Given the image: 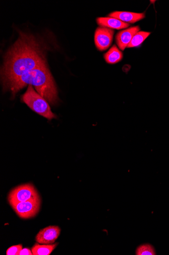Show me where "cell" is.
Masks as SVG:
<instances>
[{
	"instance_id": "obj_1",
	"label": "cell",
	"mask_w": 169,
	"mask_h": 255,
	"mask_svg": "<svg viewBox=\"0 0 169 255\" xmlns=\"http://www.w3.org/2000/svg\"><path fill=\"white\" fill-rule=\"evenodd\" d=\"M43 51L35 37L20 32L19 38L5 57L1 71L3 85L46 64Z\"/></svg>"
},
{
	"instance_id": "obj_2",
	"label": "cell",
	"mask_w": 169,
	"mask_h": 255,
	"mask_svg": "<svg viewBox=\"0 0 169 255\" xmlns=\"http://www.w3.org/2000/svg\"><path fill=\"white\" fill-rule=\"evenodd\" d=\"M34 86L38 94L50 104L54 105L58 100L57 88L47 63L39 66L33 70L4 85L12 95L27 85Z\"/></svg>"
},
{
	"instance_id": "obj_3",
	"label": "cell",
	"mask_w": 169,
	"mask_h": 255,
	"mask_svg": "<svg viewBox=\"0 0 169 255\" xmlns=\"http://www.w3.org/2000/svg\"><path fill=\"white\" fill-rule=\"evenodd\" d=\"M28 89L22 97V101L31 109L42 117L52 120L56 118L52 112L49 104L34 90L33 86L28 85Z\"/></svg>"
},
{
	"instance_id": "obj_4",
	"label": "cell",
	"mask_w": 169,
	"mask_h": 255,
	"mask_svg": "<svg viewBox=\"0 0 169 255\" xmlns=\"http://www.w3.org/2000/svg\"><path fill=\"white\" fill-rule=\"evenodd\" d=\"M10 204L27 201L41 200L38 193L31 183L22 184L13 189L8 195Z\"/></svg>"
},
{
	"instance_id": "obj_5",
	"label": "cell",
	"mask_w": 169,
	"mask_h": 255,
	"mask_svg": "<svg viewBox=\"0 0 169 255\" xmlns=\"http://www.w3.org/2000/svg\"><path fill=\"white\" fill-rule=\"evenodd\" d=\"M41 200L27 201L10 204L16 214L21 219H28L39 213Z\"/></svg>"
},
{
	"instance_id": "obj_6",
	"label": "cell",
	"mask_w": 169,
	"mask_h": 255,
	"mask_svg": "<svg viewBox=\"0 0 169 255\" xmlns=\"http://www.w3.org/2000/svg\"><path fill=\"white\" fill-rule=\"evenodd\" d=\"M114 33L113 29L102 27L98 28L94 35L96 48L100 51L108 49L112 43Z\"/></svg>"
},
{
	"instance_id": "obj_7",
	"label": "cell",
	"mask_w": 169,
	"mask_h": 255,
	"mask_svg": "<svg viewBox=\"0 0 169 255\" xmlns=\"http://www.w3.org/2000/svg\"><path fill=\"white\" fill-rule=\"evenodd\" d=\"M60 228L58 226H51L41 230L36 237V241L42 245H52L60 234Z\"/></svg>"
},
{
	"instance_id": "obj_8",
	"label": "cell",
	"mask_w": 169,
	"mask_h": 255,
	"mask_svg": "<svg viewBox=\"0 0 169 255\" xmlns=\"http://www.w3.org/2000/svg\"><path fill=\"white\" fill-rule=\"evenodd\" d=\"M140 30L139 26H135L119 32L115 37L116 43L119 49L124 51L127 48L134 36Z\"/></svg>"
},
{
	"instance_id": "obj_9",
	"label": "cell",
	"mask_w": 169,
	"mask_h": 255,
	"mask_svg": "<svg viewBox=\"0 0 169 255\" xmlns=\"http://www.w3.org/2000/svg\"><path fill=\"white\" fill-rule=\"evenodd\" d=\"M111 17L117 18L127 24H134L146 17L144 13H134L126 11H114L109 14Z\"/></svg>"
},
{
	"instance_id": "obj_10",
	"label": "cell",
	"mask_w": 169,
	"mask_h": 255,
	"mask_svg": "<svg viewBox=\"0 0 169 255\" xmlns=\"http://www.w3.org/2000/svg\"><path fill=\"white\" fill-rule=\"evenodd\" d=\"M96 21L100 26L111 29L120 30L126 29L130 26V24L127 23L111 17H99Z\"/></svg>"
},
{
	"instance_id": "obj_11",
	"label": "cell",
	"mask_w": 169,
	"mask_h": 255,
	"mask_svg": "<svg viewBox=\"0 0 169 255\" xmlns=\"http://www.w3.org/2000/svg\"><path fill=\"white\" fill-rule=\"evenodd\" d=\"M123 53L119 50L115 45H113L111 49L104 55L106 62L109 64H116L123 59Z\"/></svg>"
},
{
	"instance_id": "obj_12",
	"label": "cell",
	"mask_w": 169,
	"mask_h": 255,
	"mask_svg": "<svg viewBox=\"0 0 169 255\" xmlns=\"http://www.w3.org/2000/svg\"><path fill=\"white\" fill-rule=\"evenodd\" d=\"M57 244L54 245L35 244L32 248L33 255H50L56 247Z\"/></svg>"
},
{
	"instance_id": "obj_13",
	"label": "cell",
	"mask_w": 169,
	"mask_h": 255,
	"mask_svg": "<svg viewBox=\"0 0 169 255\" xmlns=\"http://www.w3.org/2000/svg\"><path fill=\"white\" fill-rule=\"evenodd\" d=\"M151 34V32L139 31L133 37L132 40L128 44L127 48H132L137 47L141 44Z\"/></svg>"
},
{
	"instance_id": "obj_14",
	"label": "cell",
	"mask_w": 169,
	"mask_h": 255,
	"mask_svg": "<svg viewBox=\"0 0 169 255\" xmlns=\"http://www.w3.org/2000/svg\"><path fill=\"white\" fill-rule=\"evenodd\" d=\"M137 255H155L156 253L154 248L151 245L146 244L139 246L136 252Z\"/></svg>"
},
{
	"instance_id": "obj_15",
	"label": "cell",
	"mask_w": 169,
	"mask_h": 255,
	"mask_svg": "<svg viewBox=\"0 0 169 255\" xmlns=\"http://www.w3.org/2000/svg\"><path fill=\"white\" fill-rule=\"evenodd\" d=\"M22 249V246L18 245L13 246L7 249L6 252L7 255H19L20 251Z\"/></svg>"
},
{
	"instance_id": "obj_16",
	"label": "cell",
	"mask_w": 169,
	"mask_h": 255,
	"mask_svg": "<svg viewBox=\"0 0 169 255\" xmlns=\"http://www.w3.org/2000/svg\"><path fill=\"white\" fill-rule=\"evenodd\" d=\"M32 252L29 249L25 248L22 249L19 253V255H33Z\"/></svg>"
}]
</instances>
